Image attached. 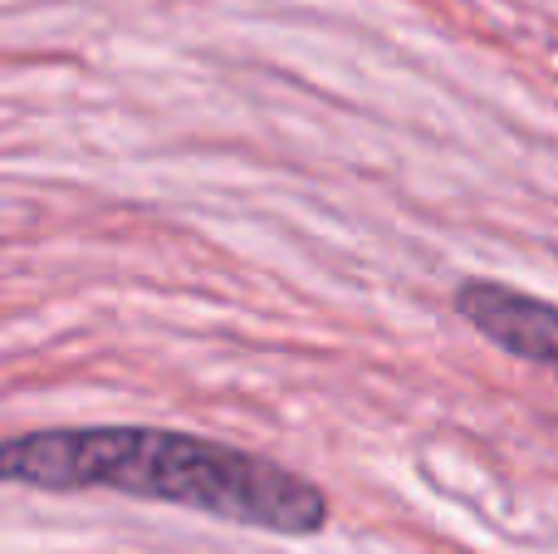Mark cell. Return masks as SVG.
<instances>
[{"label":"cell","instance_id":"7a4b0ae2","mask_svg":"<svg viewBox=\"0 0 558 554\" xmlns=\"http://www.w3.org/2000/svg\"><path fill=\"white\" fill-rule=\"evenodd\" d=\"M456 314L495 349L558 373V304L495 280H465L456 290Z\"/></svg>","mask_w":558,"mask_h":554},{"label":"cell","instance_id":"6da1fadb","mask_svg":"<svg viewBox=\"0 0 558 554\" xmlns=\"http://www.w3.org/2000/svg\"><path fill=\"white\" fill-rule=\"evenodd\" d=\"M0 471L39 491H118L270 535H318L328 496L270 457L162 427H59L0 447Z\"/></svg>","mask_w":558,"mask_h":554}]
</instances>
